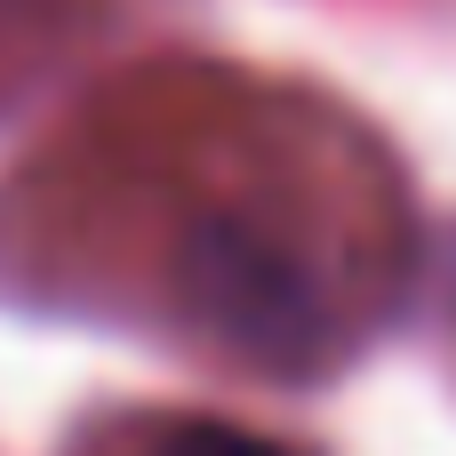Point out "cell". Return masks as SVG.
<instances>
[{
    "label": "cell",
    "instance_id": "cell-1",
    "mask_svg": "<svg viewBox=\"0 0 456 456\" xmlns=\"http://www.w3.org/2000/svg\"><path fill=\"white\" fill-rule=\"evenodd\" d=\"M144 456H297V449L256 441V433H232V425H168V433H152Z\"/></svg>",
    "mask_w": 456,
    "mask_h": 456
}]
</instances>
